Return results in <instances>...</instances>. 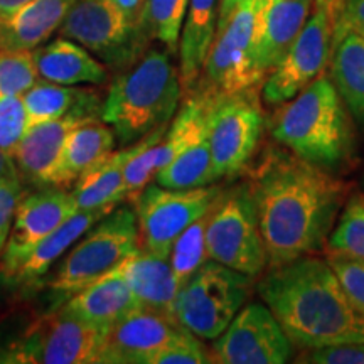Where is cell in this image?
Instances as JSON below:
<instances>
[{
	"label": "cell",
	"mask_w": 364,
	"mask_h": 364,
	"mask_svg": "<svg viewBox=\"0 0 364 364\" xmlns=\"http://www.w3.org/2000/svg\"><path fill=\"white\" fill-rule=\"evenodd\" d=\"M110 2L118 9V11H120V14L125 17L130 26H134L135 29L142 31L144 33L142 17H144L145 0H110Z\"/></svg>",
	"instance_id": "cell-41"
},
{
	"label": "cell",
	"mask_w": 364,
	"mask_h": 364,
	"mask_svg": "<svg viewBox=\"0 0 364 364\" xmlns=\"http://www.w3.org/2000/svg\"><path fill=\"white\" fill-rule=\"evenodd\" d=\"M221 191V186L215 184L194 189L145 186L135 196L140 248L156 257L169 258L177 236L211 209Z\"/></svg>",
	"instance_id": "cell-11"
},
{
	"label": "cell",
	"mask_w": 364,
	"mask_h": 364,
	"mask_svg": "<svg viewBox=\"0 0 364 364\" xmlns=\"http://www.w3.org/2000/svg\"><path fill=\"white\" fill-rule=\"evenodd\" d=\"M105 331L73 317L61 307L33 322L19 339L0 351V363H100Z\"/></svg>",
	"instance_id": "cell-8"
},
{
	"label": "cell",
	"mask_w": 364,
	"mask_h": 364,
	"mask_svg": "<svg viewBox=\"0 0 364 364\" xmlns=\"http://www.w3.org/2000/svg\"><path fill=\"white\" fill-rule=\"evenodd\" d=\"M215 363L284 364L294 344L265 302L247 304L213 344Z\"/></svg>",
	"instance_id": "cell-13"
},
{
	"label": "cell",
	"mask_w": 364,
	"mask_h": 364,
	"mask_svg": "<svg viewBox=\"0 0 364 364\" xmlns=\"http://www.w3.org/2000/svg\"><path fill=\"white\" fill-rule=\"evenodd\" d=\"M334 27L321 9L314 11L275 70L263 80V102L270 107H280L292 100L329 65Z\"/></svg>",
	"instance_id": "cell-14"
},
{
	"label": "cell",
	"mask_w": 364,
	"mask_h": 364,
	"mask_svg": "<svg viewBox=\"0 0 364 364\" xmlns=\"http://www.w3.org/2000/svg\"><path fill=\"white\" fill-rule=\"evenodd\" d=\"M297 361L311 364H364V341L302 349Z\"/></svg>",
	"instance_id": "cell-38"
},
{
	"label": "cell",
	"mask_w": 364,
	"mask_h": 364,
	"mask_svg": "<svg viewBox=\"0 0 364 364\" xmlns=\"http://www.w3.org/2000/svg\"><path fill=\"white\" fill-rule=\"evenodd\" d=\"M255 285L253 277L209 258L181 287L174 317L198 338L215 341L245 307Z\"/></svg>",
	"instance_id": "cell-6"
},
{
	"label": "cell",
	"mask_w": 364,
	"mask_h": 364,
	"mask_svg": "<svg viewBox=\"0 0 364 364\" xmlns=\"http://www.w3.org/2000/svg\"><path fill=\"white\" fill-rule=\"evenodd\" d=\"M326 252H336L364 265V198L354 196L346 203L338 226L332 228Z\"/></svg>",
	"instance_id": "cell-32"
},
{
	"label": "cell",
	"mask_w": 364,
	"mask_h": 364,
	"mask_svg": "<svg viewBox=\"0 0 364 364\" xmlns=\"http://www.w3.org/2000/svg\"><path fill=\"white\" fill-rule=\"evenodd\" d=\"M268 267L326 252L346 188L290 150L268 149L248 181Z\"/></svg>",
	"instance_id": "cell-1"
},
{
	"label": "cell",
	"mask_w": 364,
	"mask_h": 364,
	"mask_svg": "<svg viewBox=\"0 0 364 364\" xmlns=\"http://www.w3.org/2000/svg\"><path fill=\"white\" fill-rule=\"evenodd\" d=\"M139 149L140 140L139 144L127 145L118 152H110L97 166H93L86 174L80 177L78 184L71 193L78 211L113 208L122 199H127L125 166Z\"/></svg>",
	"instance_id": "cell-27"
},
{
	"label": "cell",
	"mask_w": 364,
	"mask_h": 364,
	"mask_svg": "<svg viewBox=\"0 0 364 364\" xmlns=\"http://www.w3.org/2000/svg\"><path fill=\"white\" fill-rule=\"evenodd\" d=\"M29 127L22 97H0V150L6 156L14 159Z\"/></svg>",
	"instance_id": "cell-35"
},
{
	"label": "cell",
	"mask_w": 364,
	"mask_h": 364,
	"mask_svg": "<svg viewBox=\"0 0 364 364\" xmlns=\"http://www.w3.org/2000/svg\"><path fill=\"white\" fill-rule=\"evenodd\" d=\"M188 332L174 316L136 307L105 331L100 363L149 364L150 358Z\"/></svg>",
	"instance_id": "cell-16"
},
{
	"label": "cell",
	"mask_w": 364,
	"mask_h": 364,
	"mask_svg": "<svg viewBox=\"0 0 364 364\" xmlns=\"http://www.w3.org/2000/svg\"><path fill=\"white\" fill-rule=\"evenodd\" d=\"M112 209H115V206L90 209V211H76L65 225L59 226L54 233L49 235L48 238L41 241L38 247L33 248V252L22 260L7 284L34 287L49 272L53 263L59 257H63L71 248V245H75L91 226L97 225Z\"/></svg>",
	"instance_id": "cell-22"
},
{
	"label": "cell",
	"mask_w": 364,
	"mask_h": 364,
	"mask_svg": "<svg viewBox=\"0 0 364 364\" xmlns=\"http://www.w3.org/2000/svg\"><path fill=\"white\" fill-rule=\"evenodd\" d=\"M255 289L294 348L314 349L364 341V317L326 258L306 255L268 267Z\"/></svg>",
	"instance_id": "cell-2"
},
{
	"label": "cell",
	"mask_w": 364,
	"mask_h": 364,
	"mask_svg": "<svg viewBox=\"0 0 364 364\" xmlns=\"http://www.w3.org/2000/svg\"><path fill=\"white\" fill-rule=\"evenodd\" d=\"M209 211H211V209H209ZM209 211L204 213V215L201 218H198L194 223H191V225L177 236V240L171 248L169 263L181 287L209 260L206 245Z\"/></svg>",
	"instance_id": "cell-31"
},
{
	"label": "cell",
	"mask_w": 364,
	"mask_h": 364,
	"mask_svg": "<svg viewBox=\"0 0 364 364\" xmlns=\"http://www.w3.org/2000/svg\"><path fill=\"white\" fill-rule=\"evenodd\" d=\"M115 132L107 124L88 120L68 135L53 177V186H70L115 147Z\"/></svg>",
	"instance_id": "cell-26"
},
{
	"label": "cell",
	"mask_w": 364,
	"mask_h": 364,
	"mask_svg": "<svg viewBox=\"0 0 364 364\" xmlns=\"http://www.w3.org/2000/svg\"><path fill=\"white\" fill-rule=\"evenodd\" d=\"M363 184H364V179H363Z\"/></svg>",
	"instance_id": "cell-46"
},
{
	"label": "cell",
	"mask_w": 364,
	"mask_h": 364,
	"mask_svg": "<svg viewBox=\"0 0 364 364\" xmlns=\"http://www.w3.org/2000/svg\"><path fill=\"white\" fill-rule=\"evenodd\" d=\"M243 0H220V9H218V22H216V33L221 31L223 27L226 26V22L230 21V17L233 16V12L236 11V7Z\"/></svg>",
	"instance_id": "cell-43"
},
{
	"label": "cell",
	"mask_w": 364,
	"mask_h": 364,
	"mask_svg": "<svg viewBox=\"0 0 364 364\" xmlns=\"http://www.w3.org/2000/svg\"><path fill=\"white\" fill-rule=\"evenodd\" d=\"M22 199L21 179L0 181V252L7 243L17 204Z\"/></svg>",
	"instance_id": "cell-39"
},
{
	"label": "cell",
	"mask_w": 364,
	"mask_h": 364,
	"mask_svg": "<svg viewBox=\"0 0 364 364\" xmlns=\"http://www.w3.org/2000/svg\"><path fill=\"white\" fill-rule=\"evenodd\" d=\"M76 0H33L6 21H0L2 51H34L61 27Z\"/></svg>",
	"instance_id": "cell-21"
},
{
	"label": "cell",
	"mask_w": 364,
	"mask_h": 364,
	"mask_svg": "<svg viewBox=\"0 0 364 364\" xmlns=\"http://www.w3.org/2000/svg\"><path fill=\"white\" fill-rule=\"evenodd\" d=\"M346 31H354V33L364 36V0H346L332 38L346 33Z\"/></svg>",
	"instance_id": "cell-40"
},
{
	"label": "cell",
	"mask_w": 364,
	"mask_h": 364,
	"mask_svg": "<svg viewBox=\"0 0 364 364\" xmlns=\"http://www.w3.org/2000/svg\"><path fill=\"white\" fill-rule=\"evenodd\" d=\"M154 181L167 189H194L206 188L218 182L215 166L211 159L209 132L198 142L182 150L166 167L157 172Z\"/></svg>",
	"instance_id": "cell-29"
},
{
	"label": "cell",
	"mask_w": 364,
	"mask_h": 364,
	"mask_svg": "<svg viewBox=\"0 0 364 364\" xmlns=\"http://www.w3.org/2000/svg\"><path fill=\"white\" fill-rule=\"evenodd\" d=\"M59 34L83 46L113 68H129L145 51L149 38L130 26L110 0H76Z\"/></svg>",
	"instance_id": "cell-12"
},
{
	"label": "cell",
	"mask_w": 364,
	"mask_h": 364,
	"mask_svg": "<svg viewBox=\"0 0 364 364\" xmlns=\"http://www.w3.org/2000/svg\"><path fill=\"white\" fill-rule=\"evenodd\" d=\"M220 0H189L179 41V76L182 91L198 83L216 36Z\"/></svg>",
	"instance_id": "cell-23"
},
{
	"label": "cell",
	"mask_w": 364,
	"mask_h": 364,
	"mask_svg": "<svg viewBox=\"0 0 364 364\" xmlns=\"http://www.w3.org/2000/svg\"><path fill=\"white\" fill-rule=\"evenodd\" d=\"M329 78L346 108L364 125V36L346 31L332 38Z\"/></svg>",
	"instance_id": "cell-25"
},
{
	"label": "cell",
	"mask_w": 364,
	"mask_h": 364,
	"mask_svg": "<svg viewBox=\"0 0 364 364\" xmlns=\"http://www.w3.org/2000/svg\"><path fill=\"white\" fill-rule=\"evenodd\" d=\"M113 272L124 277L140 307L174 316L181 285L172 272L169 258L156 257L140 248Z\"/></svg>",
	"instance_id": "cell-19"
},
{
	"label": "cell",
	"mask_w": 364,
	"mask_h": 364,
	"mask_svg": "<svg viewBox=\"0 0 364 364\" xmlns=\"http://www.w3.org/2000/svg\"><path fill=\"white\" fill-rule=\"evenodd\" d=\"M258 88L218 97L209 118V145L218 181L235 179L252 164L267 118Z\"/></svg>",
	"instance_id": "cell-9"
},
{
	"label": "cell",
	"mask_w": 364,
	"mask_h": 364,
	"mask_svg": "<svg viewBox=\"0 0 364 364\" xmlns=\"http://www.w3.org/2000/svg\"><path fill=\"white\" fill-rule=\"evenodd\" d=\"M189 0H145L142 29L149 39H157L172 54L179 41Z\"/></svg>",
	"instance_id": "cell-30"
},
{
	"label": "cell",
	"mask_w": 364,
	"mask_h": 364,
	"mask_svg": "<svg viewBox=\"0 0 364 364\" xmlns=\"http://www.w3.org/2000/svg\"><path fill=\"white\" fill-rule=\"evenodd\" d=\"M76 211L78 208L73 194L63 189H44L22 198L17 204L4 257L0 260V275L4 282H9L34 247L65 225Z\"/></svg>",
	"instance_id": "cell-15"
},
{
	"label": "cell",
	"mask_w": 364,
	"mask_h": 364,
	"mask_svg": "<svg viewBox=\"0 0 364 364\" xmlns=\"http://www.w3.org/2000/svg\"><path fill=\"white\" fill-rule=\"evenodd\" d=\"M97 110L98 107L78 108L56 120L31 125L14 156L17 171L22 172V176L33 184L53 186L54 172L68 135L85 122L95 120Z\"/></svg>",
	"instance_id": "cell-18"
},
{
	"label": "cell",
	"mask_w": 364,
	"mask_h": 364,
	"mask_svg": "<svg viewBox=\"0 0 364 364\" xmlns=\"http://www.w3.org/2000/svg\"><path fill=\"white\" fill-rule=\"evenodd\" d=\"M140 250L139 223L134 209L110 211L81 236L48 282L54 309L115 270L127 257Z\"/></svg>",
	"instance_id": "cell-5"
},
{
	"label": "cell",
	"mask_w": 364,
	"mask_h": 364,
	"mask_svg": "<svg viewBox=\"0 0 364 364\" xmlns=\"http://www.w3.org/2000/svg\"><path fill=\"white\" fill-rule=\"evenodd\" d=\"M258 0H243L226 26L218 31L194 88L216 97L260 88L265 76L255 65V26ZM193 88V90H194Z\"/></svg>",
	"instance_id": "cell-10"
},
{
	"label": "cell",
	"mask_w": 364,
	"mask_h": 364,
	"mask_svg": "<svg viewBox=\"0 0 364 364\" xmlns=\"http://www.w3.org/2000/svg\"><path fill=\"white\" fill-rule=\"evenodd\" d=\"M22 100H24L31 125L56 120L78 108L98 107L97 95L91 91L70 88L68 85H58L48 80L38 81L33 88L24 93Z\"/></svg>",
	"instance_id": "cell-28"
},
{
	"label": "cell",
	"mask_w": 364,
	"mask_h": 364,
	"mask_svg": "<svg viewBox=\"0 0 364 364\" xmlns=\"http://www.w3.org/2000/svg\"><path fill=\"white\" fill-rule=\"evenodd\" d=\"M215 363L213 353L201 343V338L188 331L174 343L150 358L149 364H209Z\"/></svg>",
	"instance_id": "cell-36"
},
{
	"label": "cell",
	"mask_w": 364,
	"mask_h": 364,
	"mask_svg": "<svg viewBox=\"0 0 364 364\" xmlns=\"http://www.w3.org/2000/svg\"><path fill=\"white\" fill-rule=\"evenodd\" d=\"M346 0H314V7L321 9L327 14L329 21L332 22V27H336L338 24V19L343 12Z\"/></svg>",
	"instance_id": "cell-42"
},
{
	"label": "cell",
	"mask_w": 364,
	"mask_h": 364,
	"mask_svg": "<svg viewBox=\"0 0 364 364\" xmlns=\"http://www.w3.org/2000/svg\"><path fill=\"white\" fill-rule=\"evenodd\" d=\"M272 135L295 156L329 172L348 164L354 154L349 110L324 73L280 105L272 120Z\"/></svg>",
	"instance_id": "cell-3"
},
{
	"label": "cell",
	"mask_w": 364,
	"mask_h": 364,
	"mask_svg": "<svg viewBox=\"0 0 364 364\" xmlns=\"http://www.w3.org/2000/svg\"><path fill=\"white\" fill-rule=\"evenodd\" d=\"M33 51L0 49V97H24L38 83Z\"/></svg>",
	"instance_id": "cell-33"
},
{
	"label": "cell",
	"mask_w": 364,
	"mask_h": 364,
	"mask_svg": "<svg viewBox=\"0 0 364 364\" xmlns=\"http://www.w3.org/2000/svg\"><path fill=\"white\" fill-rule=\"evenodd\" d=\"M34 63L43 80L58 85H102L107 81V68L91 56L83 46L68 38L34 49Z\"/></svg>",
	"instance_id": "cell-24"
},
{
	"label": "cell",
	"mask_w": 364,
	"mask_h": 364,
	"mask_svg": "<svg viewBox=\"0 0 364 364\" xmlns=\"http://www.w3.org/2000/svg\"><path fill=\"white\" fill-rule=\"evenodd\" d=\"M4 179H19V171L12 159L0 150V181Z\"/></svg>",
	"instance_id": "cell-45"
},
{
	"label": "cell",
	"mask_w": 364,
	"mask_h": 364,
	"mask_svg": "<svg viewBox=\"0 0 364 364\" xmlns=\"http://www.w3.org/2000/svg\"><path fill=\"white\" fill-rule=\"evenodd\" d=\"M139 306L120 273L110 272L95 284L75 294L61 309L80 321L108 331Z\"/></svg>",
	"instance_id": "cell-20"
},
{
	"label": "cell",
	"mask_w": 364,
	"mask_h": 364,
	"mask_svg": "<svg viewBox=\"0 0 364 364\" xmlns=\"http://www.w3.org/2000/svg\"><path fill=\"white\" fill-rule=\"evenodd\" d=\"M206 245L211 260L253 279L265 272L267 248L248 182L223 188L209 211Z\"/></svg>",
	"instance_id": "cell-7"
},
{
	"label": "cell",
	"mask_w": 364,
	"mask_h": 364,
	"mask_svg": "<svg viewBox=\"0 0 364 364\" xmlns=\"http://www.w3.org/2000/svg\"><path fill=\"white\" fill-rule=\"evenodd\" d=\"M33 0H0V21H6Z\"/></svg>",
	"instance_id": "cell-44"
},
{
	"label": "cell",
	"mask_w": 364,
	"mask_h": 364,
	"mask_svg": "<svg viewBox=\"0 0 364 364\" xmlns=\"http://www.w3.org/2000/svg\"><path fill=\"white\" fill-rule=\"evenodd\" d=\"M312 9L314 0H258L253 54L265 78L292 48Z\"/></svg>",
	"instance_id": "cell-17"
},
{
	"label": "cell",
	"mask_w": 364,
	"mask_h": 364,
	"mask_svg": "<svg viewBox=\"0 0 364 364\" xmlns=\"http://www.w3.org/2000/svg\"><path fill=\"white\" fill-rule=\"evenodd\" d=\"M326 260L334 268L346 294L351 299L353 306L364 317V265L353 258L336 252H327Z\"/></svg>",
	"instance_id": "cell-37"
},
{
	"label": "cell",
	"mask_w": 364,
	"mask_h": 364,
	"mask_svg": "<svg viewBox=\"0 0 364 364\" xmlns=\"http://www.w3.org/2000/svg\"><path fill=\"white\" fill-rule=\"evenodd\" d=\"M182 97L172 53L150 48L113 80L100 115L122 145H132L169 125Z\"/></svg>",
	"instance_id": "cell-4"
},
{
	"label": "cell",
	"mask_w": 364,
	"mask_h": 364,
	"mask_svg": "<svg viewBox=\"0 0 364 364\" xmlns=\"http://www.w3.org/2000/svg\"><path fill=\"white\" fill-rule=\"evenodd\" d=\"M167 127L150 132L147 136L140 140V149L136 150L135 156L127 162L125 166V194L127 198L135 199V196L142 191L150 181L157 174L156 167V145L161 142Z\"/></svg>",
	"instance_id": "cell-34"
}]
</instances>
